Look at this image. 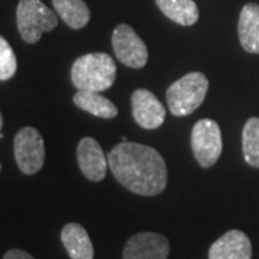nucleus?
<instances>
[{"instance_id":"nucleus-18","label":"nucleus","mask_w":259,"mask_h":259,"mask_svg":"<svg viewBox=\"0 0 259 259\" xmlns=\"http://www.w3.org/2000/svg\"><path fill=\"white\" fill-rule=\"evenodd\" d=\"M18 69V61L9 42L0 36V81L13 78Z\"/></svg>"},{"instance_id":"nucleus-8","label":"nucleus","mask_w":259,"mask_h":259,"mask_svg":"<svg viewBox=\"0 0 259 259\" xmlns=\"http://www.w3.org/2000/svg\"><path fill=\"white\" fill-rule=\"evenodd\" d=\"M170 243L156 232H141L131 236L122 250V259H167Z\"/></svg>"},{"instance_id":"nucleus-12","label":"nucleus","mask_w":259,"mask_h":259,"mask_svg":"<svg viewBox=\"0 0 259 259\" xmlns=\"http://www.w3.org/2000/svg\"><path fill=\"white\" fill-rule=\"evenodd\" d=\"M61 241L71 259H94V245L82 225L75 222L65 225Z\"/></svg>"},{"instance_id":"nucleus-7","label":"nucleus","mask_w":259,"mask_h":259,"mask_svg":"<svg viewBox=\"0 0 259 259\" xmlns=\"http://www.w3.org/2000/svg\"><path fill=\"white\" fill-rule=\"evenodd\" d=\"M112 49L121 64L140 69L148 61V51L143 39L130 25L121 23L112 32Z\"/></svg>"},{"instance_id":"nucleus-5","label":"nucleus","mask_w":259,"mask_h":259,"mask_svg":"<svg viewBox=\"0 0 259 259\" xmlns=\"http://www.w3.org/2000/svg\"><path fill=\"white\" fill-rule=\"evenodd\" d=\"M192 151L197 163L204 168L216 164L223 150L222 131L216 121L210 118L197 121L190 137Z\"/></svg>"},{"instance_id":"nucleus-6","label":"nucleus","mask_w":259,"mask_h":259,"mask_svg":"<svg viewBox=\"0 0 259 259\" xmlns=\"http://www.w3.org/2000/svg\"><path fill=\"white\" fill-rule=\"evenodd\" d=\"M13 151L19 170L23 175L32 176L44 167L45 143L36 128L23 127L19 130L13 141Z\"/></svg>"},{"instance_id":"nucleus-13","label":"nucleus","mask_w":259,"mask_h":259,"mask_svg":"<svg viewBox=\"0 0 259 259\" xmlns=\"http://www.w3.org/2000/svg\"><path fill=\"white\" fill-rule=\"evenodd\" d=\"M238 33L242 48L249 54H259V6L245 5L239 15Z\"/></svg>"},{"instance_id":"nucleus-17","label":"nucleus","mask_w":259,"mask_h":259,"mask_svg":"<svg viewBox=\"0 0 259 259\" xmlns=\"http://www.w3.org/2000/svg\"><path fill=\"white\" fill-rule=\"evenodd\" d=\"M242 151L249 166L259 168V118L252 117L242 130Z\"/></svg>"},{"instance_id":"nucleus-1","label":"nucleus","mask_w":259,"mask_h":259,"mask_svg":"<svg viewBox=\"0 0 259 259\" xmlns=\"http://www.w3.org/2000/svg\"><path fill=\"white\" fill-rule=\"evenodd\" d=\"M108 166L117 182L140 196H156L167 186V167L156 148L121 141L108 154Z\"/></svg>"},{"instance_id":"nucleus-21","label":"nucleus","mask_w":259,"mask_h":259,"mask_svg":"<svg viewBox=\"0 0 259 259\" xmlns=\"http://www.w3.org/2000/svg\"><path fill=\"white\" fill-rule=\"evenodd\" d=\"M0 170H2V164H0Z\"/></svg>"},{"instance_id":"nucleus-9","label":"nucleus","mask_w":259,"mask_h":259,"mask_svg":"<svg viewBox=\"0 0 259 259\" xmlns=\"http://www.w3.org/2000/svg\"><path fill=\"white\" fill-rule=\"evenodd\" d=\"M131 107L134 120L143 128L156 130L166 120V108L148 90H136L131 95Z\"/></svg>"},{"instance_id":"nucleus-3","label":"nucleus","mask_w":259,"mask_h":259,"mask_svg":"<svg viewBox=\"0 0 259 259\" xmlns=\"http://www.w3.org/2000/svg\"><path fill=\"white\" fill-rule=\"evenodd\" d=\"M209 79L202 72H189L167 88L168 110L176 117H186L196 111L206 98Z\"/></svg>"},{"instance_id":"nucleus-20","label":"nucleus","mask_w":259,"mask_h":259,"mask_svg":"<svg viewBox=\"0 0 259 259\" xmlns=\"http://www.w3.org/2000/svg\"><path fill=\"white\" fill-rule=\"evenodd\" d=\"M3 127V115H2V112H0V130Z\"/></svg>"},{"instance_id":"nucleus-19","label":"nucleus","mask_w":259,"mask_h":259,"mask_svg":"<svg viewBox=\"0 0 259 259\" xmlns=\"http://www.w3.org/2000/svg\"><path fill=\"white\" fill-rule=\"evenodd\" d=\"M3 259H35L30 253L22 249H10L5 253Z\"/></svg>"},{"instance_id":"nucleus-11","label":"nucleus","mask_w":259,"mask_h":259,"mask_svg":"<svg viewBox=\"0 0 259 259\" xmlns=\"http://www.w3.org/2000/svg\"><path fill=\"white\" fill-rule=\"evenodd\" d=\"M252 245L241 231L226 232L209 249V259H250Z\"/></svg>"},{"instance_id":"nucleus-15","label":"nucleus","mask_w":259,"mask_h":259,"mask_svg":"<svg viewBox=\"0 0 259 259\" xmlns=\"http://www.w3.org/2000/svg\"><path fill=\"white\" fill-rule=\"evenodd\" d=\"M158 9L182 26H192L199 20V8L193 0H156Z\"/></svg>"},{"instance_id":"nucleus-14","label":"nucleus","mask_w":259,"mask_h":259,"mask_svg":"<svg viewBox=\"0 0 259 259\" xmlns=\"http://www.w3.org/2000/svg\"><path fill=\"white\" fill-rule=\"evenodd\" d=\"M72 101H74V104L78 108L90 112V114H93L95 117H100V118L110 120V118H115L117 114H118V110L114 105V102L110 101L108 98H105L100 93L78 91L74 95Z\"/></svg>"},{"instance_id":"nucleus-10","label":"nucleus","mask_w":259,"mask_h":259,"mask_svg":"<svg viewBox=\"0 0 259 259\" xmlns=\"http://www.w3.org/2000/svg\"><path fill=\"white\" fill-rule=\"evenodd\" d=\"M76 158L78 166L82 175L91 182H101L105 177L107 167H108V157L97 140L93 137H83L78 143L76 148Z\"/></svg>"},{"instance_id":"nucleus-2","label":"nucleus","mask_w":259,"mask_h":259,"mask_svg":"<svg viewBox=\"0 0 259 259\" xmlns=\"http://www.w3.org/2000/svg\"><path fill=\"white\" fill-rule=\"evenodd\" d=\"M117 66L111 56L104 52L79 56L71 68V81L78 91L102 93L115 81Z\"/></svg>"},{"instance_id":"nucleus-4","label":"nucleus","mask_w":259,"mask_h":259,"mask_svg":"<svg viewBox=\"0 0 259 259\" xmlns=\"http://www.w3.org/2000/svg\"><path fill=\"white\" fill-rule=\"evenodd\" d=\"M16 23L26 44H37L42 33L58 26V16L40 0H20L16 9Z\"/></svg>"},{"instance_id":"nucleus-16","label":"nucleus","mask_w":259,"mask_h":259,"mask_svg":"<svg viewBox=\"0 0 259 259\" xmlns=\"http://www.w3.org/2000/svg\"><path fill=\"white\" fill-rule=\"evenodd\" d=\"M55 12L71 29H82L91 19L90 8L83 0H52Z\"/></svg>"}]
</instances>
